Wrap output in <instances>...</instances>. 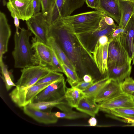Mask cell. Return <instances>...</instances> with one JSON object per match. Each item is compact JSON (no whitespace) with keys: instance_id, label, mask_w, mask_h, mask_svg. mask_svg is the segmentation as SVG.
I'll return each instance as SVG.
<instances>
[{"instance_id":"1","label":"cell","mask_w":134,"mask_h":134,"mask_svg":"<svg viewBox=\"0 0 134 134\" xmlns=\"http://www.w3.org/2000/svg\"><path fill=\"white\" fill-rule=\"evenodd\" d=\"M73 20V15L59 18L49 25V37L54 38L62 46L76 69L77 67L82 69L83 62L81 51L82 50L88 51L82 44L74 32Z\"/></svg>"},{"instance_id":"2","label":"cell","mask_w":134,"mask_h":134,"mask_svg":"<svg viewBox=\"0 0 134 134\" xmlns=\"http://www.w3.org/2000/svg\"><path fill=\"white\" fill-rule=\"evenodd\" d=\"M20 29L19 34L15 32L14 37V47L12 52L14 67L23 69L38 64L34 50L29 41L32 32L24 28Z\"/></svg>"},{"instance_id":"3","label":"cell","mask_w":134,"mask_h":134,"mask_svg":"<svg viewBox=\"0 0 134 134\" xmlns=\"http://www.w3.org/2000/svg\"><path fill=\"white\" fill-rule=\"evenodd\" d=\"M51 71L48 67L38 65L23 69L20 77L15 83V88L9 94L12 100L15 103L26 89Z\"/></svg>"},{"instance_id":"4","label":"cell","mask_w":134,"mask_h":134,"mask_svg":"<svg viewBox=\"0 0 134 134\" xmlns=\"http://www.w3.org/2000/svg\"><path fill=\"white\" fill-rule=\"evenodd\" d=\"M104 14L96 10L73 15V26L75 34L78 35L96 29Z\"/></svg>"},{"instance_id":"5","label":"cell","mask_w":134,"mask_h":134,"mask_svg":"<svg viewBox=\"0 0 134 134\" xmlns=\"http://www.w3.org/2000/svg\"><path fill=\"white\" fill-rule=\"evenodd\" d=\"M85 0H55L45 17L50 25L59 18L71 16L84 4Z\"/></svg>"},{"instance_id":"6","label":"cell","mask_w":134,"mask_h":134,"mask_svg":"<svg viewBox=\"0 0 134 134\" xmlns=\"http://www.w3.org/2000/svg\"><path fill=\"white\" fill-rule=\"evenodd\" d=\"M118 26L116 24L113 25H108L103 18L96 29L89 32L78 35H76L82 44L91 53L99 38L103 36L108 37Z\"/></svg>"},{"instance_id":"7","label":"cell","mask_w":134,"mask_h":134,"mask_svg":"<svg viewBox=\"0 0 134 134\" xmlns=\"http://www.w3.org/2000/svg\"><path fill=\"white\" fill-rule=\"evenodd\" d=\"M28 29L37 41L48 45L49 25L42 12L34 14L26 22Z\"/></svg>"},{"instance_id":"8","label":"cell","mask_w":134,"mask_h":134,"mask_svg":"<svg viewBox=\"0 0 134 134\" xmlns=\"http://www.w3.org/2000/svg\"><path fill=\"white\" fill-rule=\"evenodd\" d=\"M121 35L110 42L108 49V67L114 66H120L128 62H132L120 42Z\"/></svg>"},{"instance_id":"9","label":"cell","mask_w":134,"mask_h":134,"mask_svg":"<svg viewBox=\"0 0 134 134\" xmlns=\"http://www.w3.org/2000/svg\"><path fill=\"white\" fill-rule=\"evenodd\" d=\"M66 88L64 77L44 89L33 99L31 103L52 101L59 99L65 96Z\"/></svg>"},{"instance_id":"10","label":"cell","mask_w":134,"mask_h":134,"mask_svg":"<svg viewBox=\"0 0 134 134\" xmlns=\"http://www.w3.org/2000/svg\"><path fill=\"white\" fill-rule=\"evenodd\" d=\"M100 110L107 113L114 109L134 107L132 95L122 93L114 97L98 103Z\"/></svg>"},{"instance_id":"11","label":"cell","mask_w":134,"mask_h":134,"mask_svg":"<svg viewBox=\"0 0 134 134\" xmlns=\"http://www.w3.org/2000/svg\"><path fill=\"white\" fill-rule=\"evenodd\" d=\"M33 0H13L7 2L6 5L15 11L19 19L26 21L34 15Z\"/></svg>"},{"instance_id":"12","label":"cell","mask_w":134,"mask_h":134,"mask_svg":"<svg viewBox=\"0 0 134 134\" xmlns=\"http://www.w3.org/2000/svg\"><path fill=\"white\" fill-rule=\"evenodd\" d=\"M32 47L38 65L49 67L52 58V49L48 45L33 39Z\"/></svg>"},{"instance_id":"13","label":"cell","mask_w":134,"mask_h":134,"mask_svg":"<svg viewBox=\"0 0 134 134\" xmlns=\"http://www.w3.org/2000/svg\"><path fill=\"white\" fill-rule=\"evenodd\" d=\"M110 42L104 44H101L98 41L91 53L93 58L100 74L103 75L108 70V49Z\"/></svg>"},{"instance_id":"14","label":"cell","mask_w":134,"mask_h":134,"mask_svg":"<svg viewBox=\"0 0 134 134\" xmlns=\"http://www.w3.org/2000/svg\"><path fill=\"white\" fill-rule=\"evenodd\" d=\"M120 40L129 56H134V13L121 34Z\"/></svg>"},{"instance_id":"15","label":"cell","mask_w":134,"mask_h":134,"mask_svg":"<svg viewBox=\"0 0 134 134\" xmlns=\"http://www.w3.org/2000/svg\"><path fill=\"white\" fill-rule=\"evenodd\" d=\"M11 34L10 25L5 14L0 12V63L3 61V55L8 49L9 40Z\"/></svg>"},{"instance_id":"16","label":"cell","mask_w":134,"mask_h":134,"mask_svg":"<svg viewBox=\"0 0 134 134\" xmlns=\"http://www.w3.org/2000/svg\"><path fill=\"white\" fill-rule=\"evenodd\" d=\"M120 83L111 80L94 97L97 103H99L116 97L123 92Z\"/></svg>"},{"instance_id":"17","label":"cell","mask_w":134,"mask_h":134,"mask_svg":"<svg viewBox=\"0 0 134 134\" xmlns=\"http://www.w3.org/2000/svg\"><path fill=\"white\" fill-rule=\"evenodd\" d=\"M24 113L37 122L46 124H54L58 120L54 113L43 111L42 110L31 108L27 105L23 107Z\"/></svg>"},{"instance_id":"18","label":"cell","mask_w":134,"mask_h":134,"mask_svg":"<svg viewBox=\"0 0 134 134\" xmlns=\"http://www.w3.org/2000/svg\"><path fill=\"white\" fill-rule=\"evenodd\" d=\"M96 10L111 18L119 24L121 12L118 0H99V7Z\"/></svg>"},{"instance_id":"19","label":"cell","mask_w":134,"mask_h":134,"mask_svg":"<svg viewBox=\"0 0 134 134\" xmlns=\"http://www.w3.org/2000/svg\"><path fill=\"white\" fill-rule=\"evenodd\" d=\"M131 62H128L120 66L108 67L106 76L111 80L121 83L125 79L130 77L132 70Z\"/></svg>"},{"instance_id":"20","label":"cell","mask_w":134,"mask_h":134,"mask_svg":"<svg viewBox=\"0 0 134 134\" xmlns=\"http://www.w3.org/2000/svg\"><path fill=\"white\" fill-rule=\"evenodd\" d=\"M54 82L35 85L30 87L24 91L15 104L19 107H23L27 105L41 92Z\"/></svg>"},{"instance_id":"21","label":"cell","mask_w":134,"mask_h":134,"mask_svg":"<svg viewBox=\"0 0 134 134\" xmlns=\"http://www.w3.org/2000/svg\"><path fill=\"white\" fill-rule=\"evenodd\" d=\"M77 110L92 117H95L100 109L99 105L94 100V98L82 97L80 100Z\"/></svg>"},{"instance_id":"22","label":"cell","mask_w":134,"mask_h":134,"mask_svg":"<svg viewBox=\"0 0 134 134\" xmlns=\"http://www.w3.org/2000/svg\"><path fill=\"white\" fill-rule=\"evenodd\" d=\"M121 17L117 28L124 29L134 13V3L124 0H118Z\"/></svg>"},{"instance_id":"23","label":"cell","mask_w":134,"mask_h":134,"mask_svg":"<svg viewBox=\"0 0 134 134\" xmlns=\"http://www.w3.org/2000/svg\"><path fill=\"white\" fill-rule=\"evenodd\" d=\"M48 45L54 51L61 63L65 64L72 70L76 71V67L54 38L49 37Z\"/></svg>"},{"instance_id":"24","label":"cell","mask_w":134,"mask_h":134,"mask_svg":"<svg viewBox=\"0 0 134 134\" xmlns=\"http://www.w3.org/2000/svg\"><path fill=\"white\" fill-rule=\"evenodd\" d=\"M84 96L82 91L74 86L66 88L65 99L72 108H76L80 99Z\"/></svg>"},{"instance_id":"25","label":"cell","mask_w":134,"mask_h":134,"mask_svg":"<svg viewBox=\"0 0 134 134\" xmlns=\"http://www.w3.org/2000/svg\"><path fill=\"white\" fill-rule=\"evenodd\" d=\"M111 80L107 76L94 82L86 89L82 91L85 96L94 98L101 90Z\"/></svg>"},{"instance_id":"26","label":"cell","mask_w":134,"mask_h":134,"mask_svg":"<svg viewBox=\"0 0 134 134\" xmlns=\"http://www.w3.org/2000/svg\"><path fill=\"white\" fill-rule=\"evenodd\" d=\"M72 108L69 106L64 110L62 112L54 113V114L58 118H65L70 120L85 118L88 117V115L85 113L73 110Z\"/></svg>"},{"instance_id":"27","label":"cell","mask_w":134,"mask_h":134,"mask_svg":"<svg viewBox=\"0 0 134 134\" xmlns=\"http://www.w3.org/2000/svg\"><path fill=\"white\" fill-rule=\"evenodd\" d=\"M134 101V95H132ZM107 113L110 117H116L122 119H134V107L120 108L112 110Z\"/></svg>"},{"instance_id":"28","label":"cell","mask_w":134,"mask_h":134,"mask_svg":"<svg viewBox=\"0 0 134 134\" xmlns=\"http://www.w3.org/2000/svg\"><path fill=\"white\" fill-rule=\"evenodd\" d=\"M65 100V96L59 99L50 101L40 102L36 103H31L27 105L36 109L44 110L55 107L58 104Z\"/></svg>"},{"instance_id":"29","label":"cell","mask_w":134,"mask_h":134,"mask_svg":"<svg viewBox=\"0 0 134 134\" xmlns=\"http://www.w3.org/2000/svg\"><path fill=\"white\" fill-rule=\"evenodd\" d=\"M63 72L67 78V81L72 86H75L80 81L76 71L71 69L65 64L61 63Z\"/></svg>"},{"instance_id":"30","label":"cell","mask_w":134,"mask_h":134,"mask_svg":"<svg viewBox=\"0 0 134 134\" xmlns=\"http://www.w3.org/2000/svg\"><path fill=\"white\" fill-rule=\"evenodd\" d=\"M0 66L2 74V78L4 83L7 90L8 91L13 87H16V85L13 81L7 66L3 62L0 63Z\"/></svg>"},{"instance_id":"31","label":"cell","mask_w":134,"mask_h":134,"mask_svg":"<svg viewBox=\"0 0 134 134\" xmlns=\"http://www.w3.org/2000/svg\"><path fill=\"white\" fill-rule=\"evenodd\" d=\"M64 77L63 74L59 72L51 71L40 79L35 85L53 82Z\"/></svg>"},{"instance_id":"32","label":"cell","mask_w":134,"mask_h":134,"mask_svg":"<svg viewBox=\"0 0 134 134\" xmlns=\"http://www.w3.org/2000/svg\"><path fill=\"white\" fill-rule=\"evenodd\" d=\"M120 87L123 93L131 95L134 94V79L132 77L125 79L120 83Z\"/></svg>"},{"instance_id":"33","label":"cell","mask_w":134,"mask_h":134,"mask_svg":"<svg viewBox=\"0 0 134 134\" xmlns=\"http://www.w3.org/2000/svg\"><path fill=\"white\" fill-rule=\"evenodd\" d=\"M52 49V62L51 65L48 68L51 71L63 72L61 62L54 51Z\"/></svg>"},{"instance_id":"34","label":"cell","mask_w":134,"mask_h":134,"mask_svg":"<svg viewBox=\"0 0 134 134\" xmlns=\"http://www.w3.org/2000/svg\"><path fill=\"white\" fill-rule=\"evenodd\" d=\"M55 0H41L42 13L45 17L48 14Z\"/></svg>"},{"instance_id":"35","label":"cell","mask_w":134,"mask_h":134,"mask_svg":"<svg viewBox=\"0 0 134 134\" xmlns=\"http://www.w3.org/2000/svg\"><path fill=\"white\" fill-rule=\"evenodd\" d=\"M94 80L90 82H86L84 81H80L75 86V87L82 90H84L91 85L94 83Z\"/></svg>"},{"instance_id":"36","label":"cell","mask_w":134,"mask_h":134,"mask_svg":"<svg viewBox=\"0 0 134 134\" xmlns=\"http://www.w3.org/2000/svg\"><path fill=\"white\" fill-rule=\"evenodd\" d=\"M124 31V29L117 28L108 37L109 41L110 42L118 36L121 35Z\"/></svg>"},{"instance_id":"37","label":"cell","mask_w":134,"mask_h":134,"mask_svg":"<svg viewBox=\"0 0 134 134\" xmlns=\"http://www.w3.org/2000/svg\"><path fill=\"white\" fill-rule=\"evenodd\" d=\"M87 7L96 10L99 6V0H85Z\"/></svg>"},{"instance_id":"38","label":"cell","mask_w":134,"mask_h":134,"mask_svg":"<svg viewBox=\"0 0 134 134\" xmlns=\"http://www.w3.org/2000/svg\"><path fill=\"white\" fill-rule=\"evenodd\" d=\"M33 6L34 15L40 12L41 8V0H33Z\"/></svg>"},{"instance_id":"39","label":"cell","mask_w":134,"mask_h":134,"mask_svg":"<svg viewBox=\"0 0 134 134\" xmlns=\"http://www.w3.org/2000/svg\"><path fill=\"white\" fill-rule=\"evenodd\" d=\"M97 41L101 44H105L109 42L108 37L106 36H102L99 38Z\"/></svg>"},{"instance_id":"40","label":"cell","mask_w":134,"mask_h":134,"mask_svg":"<svg viewBox=\"0 0 134 134\" xmlns=\"http://www.w3.org/2000/svg\"><path fill=\"white\" fill-rule=\"evenodd\" d=\"M88 122L90 126H95L97 123V121L96 119L94 117H92L91 118L88 120Z\"/></svg>"},{"instance_id":"41","label":"cell","mask_w":134,"mask_h":134,"mask_svg":"<svg viewBox=\"0 0 134 134\" xmlns=\"http://www.w3.org/2000/svg\"><path fill=\"white\" fill-rule=\"evenodd\" d=\"M83 80L86 82H90L93 80L91 76L89 74L85 75L83 77Z\"/></svg>"},{"instance_id":"42","label":"cell","mask_w":134,"mask_h":134,"mask_svg":"<svg viewBox=\"0 0 134 134\" xmlns=\"http://www.w3.org/2000/svg\"><path fill=\"white\" fill-rule=\"evenodd\" d=\"M3 4L4 6L6 5L7 3L6 0H2Z\"/></svg>"},{"instance_id":"43","label":"cell","mask_w":134,"mask_h":134,"mask_svg":"<svg viewBox=\"0 0 134 134\" xmlns=\"http://www.w3.org/2000/svg\"><path fill=\"white\" fill-rule=\"evenodd\" d=\"M126 1H130L134 3V0H124Z\"/></svg>"},{"instance_id":"44","label":"cell","mask_w":134,"mask_h":134,"mask_svg":"<svg viewBox=\"0 0 134 134\" xmlns=\"http://www.w3.org/2000/svg\"><path fill=\"white\" fill-rule=\"evenodd\" d=\"M8 0L9 1H11L13 0Z\"/></svg>"},{"instance_id":"45","label":"cell","mask_w":134,"mask_h":134,"mask_svg":"<svg viewBox=\"0 0 134 134\" xmlns=\"http://www.w3.org/2000/svg\"><path fill=\"white\" fill-rule=\"evenodd\" d=\"M133 95H134V94Z\"/></svg>"}]
</instances>
